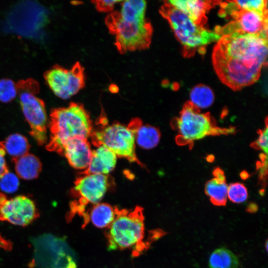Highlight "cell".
I'll return each mask as SVG.
<instances>
[{"instance_id":"cell-23","label":"cell","mask_w":268,"mask_h":268,"mask_svg":"<svg viewBox=\"0 0 268 268\" xmlns=\"http://www.w3.org/2000/svg\"><path fill=\"white\" fill-rule=\"evenodd\" d=\"M5 151L13 160L27 153L29 144L26 138L19 134L9 135L2 142Z\"/></svg>"},{"instance_id":"cell-18","label":"cell","mask_w":268,"mask_h":268,"mask_svg":"<svg viewBox=\"0 0 268 268\" xmlns=\"http://www.w3.org/2000/svg\"><path fill=\"white\" fill-rule=\"evenodd\" d=\"M129 127L134 135L135 142L139 147L150 149L159 143L161 133L159 130L149 125H142L140 120L135 119L130 123Z\"/></svg>"},{"instance_id":"cell-17","label":"cell","mask_w":268,"mask_h":268,"mask_svg":"<svg viewBox=\"0 0 268 268\" xmlns=\"http://www.w3.org/2000/svg\"><path fill=\"white\" fill-rule=\"evenodd\" d=\"M213 177L205 185L204 192L211 202L216 206H224L227 201L228 185L224 172L219 168L213 171Z\"/></svg>"},{"instance_id":"cell-5","label":"cell","mask_w":268,"mask_h":268,"mask_svg":"<svg viewBox=\"0 0 268 268\" xmlns=\"http://www.w3.org/2000/svg\"><path fill=\"white\" fill-rule=\"evenodd\" d=\"M115 212V218L108 227V249L123 250L137 246L144 236V216L141 208L137 206L132 210L116 208Z\"/></svg>"},{"instance_id":"cell-31","label":"cell","mask_w":268,"mask_h":268,"mask_svg":"<svg viewBox=\"0 0 268 268\" xmlns=\"http://www.w3.org/2000/svg\"><path fill=\"white\" fill-rule=\"evenodd\" d=\"M5 151L2 142H0V178L8 171L5 158Z\"/></svg>"},{"instance_id":"cell-11","label":"cell","mask_w":268,"mask_h":268,"mask_svg":"<svg viewBox=\"0 0 268 268\" xmlns=\"http://www.w3.org/2000/svg\"><path fill=\"white\" fill-rule=\"evenodd\" d=\"M233 20L214 31L221 36L231 34H251L268 39V13L238 9L230 15Z\"/></svg>"},{"instance_id":"cell-28","label":"cell","mask_w":268,"mask_h":268,"mask_svg":"<svg viewBox=\"0 0 268 268\" xmlns=\"http://www.w3.org/2000/svg\"><path fill=\"white\" fill-rule=\"evenodd\" d=\"M19 186V178L9 171L0 178V189L4 193L12 194L15 192Z\"/></svg>"},{"instance_id":"cell-27","label":"cell","mask_w":268,"mask_h":268,"mask_svg":"<svg viewBox=\"0 0 268 268\" xmlns=\"http://www.w3.org/2000/svg\"><path fill=\"white\" fill-rule=\"evenodd\" d=\"M238 9L268 13V1L266 0H234Z\"/></svg>"},{"instance_id":"cell-26","label":"cell","mask_w":268,"mask_h":268,"mask_svg":"<svg viewBox=\"0 0 268 268\" xmlns=\"http://www.w3.org/2000/svg\"><path fill=\"white\" fill-rule=\"evenodd\" d=\"M248 197L247 189L243 184L237 182L228 185L227 198L232 202H244L247 200Z\"/></svg>"},{"instance_id":"cell-4","label":"cell","mask_w":268,"mask_h":268,"mask_svg":"<svg viewBox=\"0 0 268 268\" xmlns=\"http://www.w3.org/2000/svg\"><path fill=\"white\" fill-rule=\"evenodd\" d=\"M173 127L178 133L177 143L180 145L192 144L209 135L234 133V128L217 127L209 113H203L190 101L185 103L180 115L173 122Z\"/></svg>"},{"instance_id":"cell-3","label":"cell","mask_w":268,"mask_h":268,"mask_svg":"<svg viewBox=\"0 0 268 268\" xmlns=\"http://www.w3.org/2000/svg\"><path fill=\"white\" fill-rule=\"evenodd\" d=\"M159 12L167 20L176 38L182 45L185 57L193 56L196 52L204 53L207 45L217 42L221 37L215 31L195 23L186 15L165 1Z\"/></svg>"},{"instance_id":"cell-22","label":"cell","mask_w":268,"mask_h":268,"mask_svg":"<svg viewBox=\"0 0 268 268\" xmlns=\"http://www.w3.org/2000/svg\"><path fill=\"white\" fill-rule=\"evenodd\" d=\"M208 266L209 268H238L239 260L230 250L219 248L210 255Z\"/></svg>"},{"instance_id":"cell-15","label":"cell","mask_w":268,"mask_h":268,"mask_svg":"<svg viewBox=\"0 0 268 268\" xmlns=\"http://www.w3.org/2000/svg\"><path fill=\"white\" fill-rule=\"evenodd\" d=\"M165 1L186 15L195 23L203 26L207 20L206 13L221 1L171 0Z\"/></svg>"},{"instance_id":"cell-8","label":"cell","mask_w":268,"mask_h":268,"mask_svg":"<svg viewBox=\"0 0 268 268\" xmlns=\"http://www.w3.org/2000/svg\"><path fill=\"white\" fill-rule=\"evenodd\" d=\"M90 137L95 146L103 144L117 157L141 164L135 153L134 133L129 126L113 123L98 131H93Z\"/></svg>"},{"instance_id":"cell-9","label":"cell","mask_w":268,"mask_h":268,"mask_svg":"<svg viewBox=\"0 0 268 268\" xmlns=\"http://www.w3.org/2000/svg\"><path fill=\"white\" fill-rule=\"evenodd\" d=\"M36 83L18 87L19 101L24 116L30 128V134L40 145L47 140L48 118L43 101L35 94Z\"/></svg>"},{"instance_id":"cell-30","label":"cell","mask_w":268,"mask_h":268,"mask_svg":"<svg viewBox=\"0 0 268 268\" xmlns=\"http://www.w3.org/2000/svg\"><path fill=\"white\" fill-rule=\"evenodd\" d=\"M120 0H97L92 1L95 5L97 9L101 12H110L112 11L116 3L120 2Z\"/></svg>"},{"instance_id":"cell-20","label":"cell","mask_w":268,"mask_h":268,"mask_svg":"<svg viewBox=\"0 0 268 268\" xmlns=\"http://www.w3.org/2000/svg\"><path fill=\"white\" fill-rule=\"evenodd\" d=\"M115 216V209L107 203L99 202L94 204L89 214V218L91 223L99 228H108Z\"/></svg>"},{"instance_id":"cell-29","label":"cell","mask_w":268,"mask_h":268,"mask_svg":"<svg viewBox=\"0 0 268 268\" xmlns=\"http://www.w3.org/2000/svg\"><path fill=\"white\" fill-rule=\"evenodd\" d=\"M265 129L259 131V136L256 140L252 143V146L256 149L263 151L265 154L268 153V126Z\"/></svg>"},{"instance_id":"cell-24","label":"cell","mask_w":268,"mask_h":268,"mask_svg":"<svg viewBox=\"0 0 268 268\" xmlns=\"http://www.w3.org/2000/svg\"><path fill=\"white\" fill-rule=\"evenodd\" d=\"M189 101L199 109L209 107L214 100V94L209 86L199 84L192 88L190 93Z\"/></svg>"},{"instance_id":"cell-13","label":"cell","mask_w":268,"mask_h":268,"mask_svg":"<svg viewBox=\"0 0 268 268\" xmlns=\"http://www.w3.org/2000/svg\"><path fill=\"white\" fill-rule=\"evenodd\" d=\"M34 202L28 197L18 196L7 198L0 193V219L12 224L24 226L37 216Z\"/></svg>"},{"instance_id":"cell-19","label":"cell","mask_w":268,"mask_h":268,"mask_svg":"<svg viewBox=\"0 0 268 268\" xmlns=\"http://www.w3.org/2000/svg\"><path fill=\"white\" fill-rule=\"evenodd\" d=\"M15 170L18 177L24 180L36 178L41 172L42 165L34 155L27 153L14 160Z\"/></svg>"},{"instance_id":"cell-1","label":"cell","mask_w":268,"mask_h":268,"mask_svg":"<svg viewBox=\"0 0 268 268\" xmlns=\"http://www.w3.org/2000/svg\"><path fill=\"white\" fill-rule=\"evenodd\" d=\"M268 52V39L260 36H223L213 48L212 65L221 82L238 91L258 80L267 65Z\"/></svg>"},{"instance_id":"cell-10","label":"cell","mask_w":268,"mask_h":268,"mask_svg":"<svg viewBox=\"0 0 268 268\" xmlns=\"http://www.w3.org/2000/svg\"><path fill=\"white\" fill-rule=\"evenodd\" d=\"M45 78L55 95L62 99L75 95L85 85L84 68L79 62L70 69L55 66L46 72Z\"/></svg>"},{"instance_id":"cell-16","label":"cell","mask_w":268,"mask_h":268,"mask_svg":"<svg viewBox=\"0 0 268 268\" xmlns=\"http://www.w3.org/2000/svg\"><path fill=\"white\" fill-rule=\"evenodd\" d=\"M95 146L88 167L81 174L107 175L115 167L117 156L103 144Z\"/></svg>"},{"instance_id":"cell-2","label":"cell","mask_w":268,"mask_h":268,"mask_svg":"<svg viewBox=\"0 0 268 268\" xmlns=\"http://www.w3.org/2000/svg\"><path fill=\"white\" fill-rule=\"evenodd\" d=\"M50 139L47 149L61 153L65 144L75 138L88 139L93 132L92 121L82 104L71 103L51 114Z\"/></svg>"},{"instance_id":"cell-14","label":"cell","mask_w":268,"mask_h":268,"mask_svg":"<svg viewBox=\"0 0 268 268\" xmlns=\"http://www.w3.org/2000/svg\"><path fill=\"white\" fill-rule=\"evenodd\" d=\"M61 154L64 155L71 167L85 170L90 162L92 150L88 139L75 138L65 144Z\"/></svg>"},{"instance_id":"cell-25","label":"cell","mask_w":268,"mask_h":268,"mask_svg":"<svg viewBox=\"0 0 268 268\" xmlns=\"http://www.w3.org/2000/svg\"><path fill=\"white\" fill-rule=\"evenodd\" d=\"M18 92V86L10 79H0V101L8 103L13 100Z\"/></svg>"},{"instance_id":"cell-7","label":"cell","mask_w":268,"mask_h":268,"mask_svg":"<svg viewBox=\"0 0 268 268\" xmlns=\"http://www.w3.org/2000/svg\"><path fill=\"white\" fill-rule=\"evenodd\" d=\"M34 264L38 268H77L75 254L66 239L43 234L32 241Z\"/></svg>"},{"instance_id":"cell-12","label":"cell","mask_w":268,"mask_h":268,"mask_svg":"<svg viewBox=\"0 0 268 268\" xmlns=\"http://www.w3.org/2000/svg\"><path fill=\"white\" fill-rule=\"evenodd\" d=\"M107 175L96 174H81L74 182L73 194L78 198L74 205L75 210L81 212L88 204L99 203L109 186Z\"/></svg>"},{"instance_id":"cell-21","label":"cell","mask_w":268,"mask_h":268,"mask_svg":"<svg viewBox=\"0 0 268 268\" xmlns=\"http://www.w3.org/2000/svg\"><path fill=\"white\" fill-rule=\"evenodd\" d=\"M146 1L143 0H129L122 2L121 17L129 22H139L145 19Z\"/></svg>"},{"instance_id":"cell-6","label":"cell","mask_w":268,"mask_h":268,"mask_svg":"<svg viewBox=\"0 0 268 268\" xmlns=\"http://www.w3.org/2000/svg\"><path fill=\"white\" fill-rule=\"evenodd\" d=\"M111 34L115 36V45L121 54L149 48L152 26L146 19L139 22H129L122 19L118 11L111 12L105 18Z\"/></svg>"},{"instance_id":"cell-32","label":"cell","mask_w":268,"mask_h":268,"mask_svg":"<svg viewBox=\"0 0 268 268\" xmlns=\"http://www.w3.org/2000/svg\"><path fill=\"white\" fill-rule=\"evenodd\" d=\"M109 91L113 93H117L119 91V87L114 84H112L109 86Z\"/></svg>"}]
</instances>
